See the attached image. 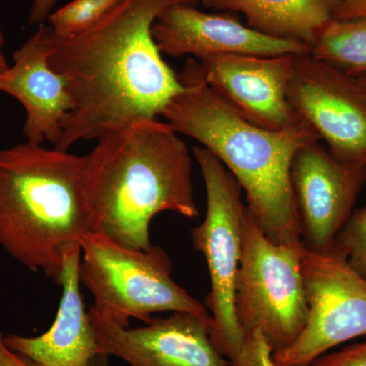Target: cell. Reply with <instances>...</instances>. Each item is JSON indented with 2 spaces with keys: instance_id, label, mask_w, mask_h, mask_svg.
I'll return each instance as SVG.
<instances>
[{
  "instance_id": "1",
  "label": "cell",
  "mask_w": 366,
  "mask_h": 366,
  "mask_svg": "<svg viewBox=\"0 0 366 366\" xmlns=\"http://www.w3.org/2000/svg\"><path fill=\"white\" fill-rule=\"evenodd\" d=\"M199 0H122L104 20L69 38L55 37L49 66L66 79L72 109L54 148L69 151L132 124L158 119L184 90L163 59L152 28L177 4Z\"/></svg>"
},
{
  "instance_id": "2",
  "label": "cell",
  "mask_w": 366,
  "mask_h": 366,
  "mask_svg": "<svg viewBox=\"0 0 366 366\" xmlns=\"http://www.w3.org/2000/svg\"><path fill=\"white\" fill-rule=\"evenodd\" d=\"M177 76L184 90L171 99L160 117L230 171L245 192L247 209L269 240L302 242L291 164L301 147L320 142L315 129L305 120L278 132L250 124L207 85L196 59L189 57Z\"/></svg>"
},
{
  "instance_id": "3",
  "label": "cell",
  "mask_w": 366,
  "mask_h": 366,
  "mask_svg": "<svg viewBox=\"0 0 366 366\" xmlns=\"http://www.w3.org/2000/svg\"><path fill=\"white\" fill-rule=\"evenodd\" d=\"M85 194L92 232L134 249H151L150 224L158 214L199 216L189 148L159 119L97 139L86 155Z\"/></svg>"
},
{
  "instance_id": "4",
  "label": "cell",
  "mask_w": 366,
  "mask_h": 366,
  "mask_svg": "<svg viewBox=\"0 0 366 366\" xmlns=\"http://www.w3.org/2000/svg\"><path fill=\"white\" fill-rule=\"evenodd\" d=\"M85 167L86 155L54 147L0 150V247L57 285L67 250L92 232Z\"/></svg>"
},
{
  "instance_id": "5",
  "label": "cell",
  "mask_w": 366,
  "mask_h": 366,
  "mask_svg": "<svg viewBox=\"0 0 366 366\" xmlns=\"http://www.w3.org/2000/svg\"><path fill=\"white\" fill-rule=\"evenodd\" d=\"M79 280L94 298L92 307L106 319L129 327L158 312L211 317L206 305L172 279V262L162 247L134 249L91 232L81 239Z\"/></svg>"
},
{
  "instance_id": "6",
  "label": "cell",
  "mask_w": 366,
  "mask_h": 366,
  "mask_svg": "<svg viewBox=\"0 0 366 366\" xmlns=\"http://www.w3.org/2000/svg\"><path fill=\"white\" fill-rule=\"evenodd\" d=\"M302 242L277 244L245 211L234 310L243 331L259 332L274 352L287 348L307 325Z\"/></svg>"
},
{
  "instance_id": "7",
  "label": "cell",
  "mask_w": 366,
  "mask_h": 366,
  "mask_svg": "<svg viewBox=\"0 0 366 366\" xmlns=\"http://www.w3.org/2000/svg\"><path fill=\"white\" fill-rule=\"evenodd\" d=\"M194 155L206 187L207 213L204 222L192 229V239L208 266L211 291L204 305L212 317V341L232 362L245 337L236 319L234 292L247 204L239 183L213 153L197 146Z\"/></svg>"
},
{
  "instance_id": "8",
  "label": "cell",
  "mask_w": 366,
  "mask_h": 366,
  "mask_svg": "<svg viewBox=\"0 0 366 366\" xmlns=\"http://www.w3.org/2000/svg\"><path fill=\"white\" fill-rule=\"evenodd\" d=\"M302 273L308 317L298 338L273 353L278 366H307L335 347L366 335V279L332 247L305 249Z\"/></svg>"
},
{
  "instance_id": "9",
  "label": "cell",
  "mask_w": 366,
  "mask_h": 366,
  "mask_svg": "<svg viewBox=\"0 0 366 366\" xmlns=\"http://www.w3.org/2000/svg\"><path fill=\"white\" fill-rule=\"evenodd\" d=\"M288 99L334 156L366 166V92L357 79L310 53L295 55Z\"/></svg>"
},
{
  "instance_id": "10",
  "label": "cell",
  "mask_w": 366,
  "mask_h": 366,
  "mask_svg": "<svg viewBox=\"0 0 366 366\" xmlns=\"http://www.w3.org/2000/svg\"><path fill=\"white\" fill-rule=\"evenodd\" d=\"M290 177L301 242L310 252L331 249L352 215L366 166L342 161L322 142H314L296 152Z\"/></svg>"
},
{
  "instance_id": "11",
  "label": "cell",
  "mask_w": 366,
  "mask_h": 366,
  "mask_svg": "<svg viewBox=\"0 0 366 366\" xmlns=\"http://www.w3.org/2000/svg\"><path fill=\"white\" fill-rule=\"evenodd\" d=\"M99 354L129 366H229L211 338L212 317L172 312L146 326L122 327L89 310Z\"/></svg>"
},
{
  "instance_id": "12",
  "label": "cell",
  "mask_w": 366,
  "mask_h": 366,
  "mask_svg": "<svg viewBox=\"0 0 366 366\" xmlns=\"http://www.w3.org/2000/svg\"><path fill=\"white\" fill-rule=\"evenodd\" d=\"M293 56L218 54L197 60L207 85L238 114L278 132L302 122L288 99Z\"/></svg>"
},
{
  "instance_id": "13",
  "label": "cell",
  "mask_w": 366,
  "mask_h": 366,
  "mask_svg": "<svg viewBox=\"0 0 366 366\" xmlns=\"http://www.w3.org/2000/svg\"><path fill=\"white\" fill-rule=\"evenodd\" d=\"M162 54L202 59L218 54L278 56L307 54L312 46L257 32L242 23L237 14L204 13L192 4L168 7L152 28Z\"/></svg>"
},
{
  "instance_id": "14",
  "label": "cell",
  "mask_w": 366,
  "mask_h": 366,
  "mask_svg": "<svg viewBox=\"0 0 366 366\" xmlns=\"http://www.w3.org/2000/svg\"><path fill=\"white\" fill-rule=\"evenodd\" d=\"M53 47L52 29L47 23L14 53V64L0 76V92L23 105L26 142L56 147L64 134L72 98L66 79L48 62Z\"/></svg>"
},
{
  "instance_id": "15",
  "label": "cell",
  "mask_w": 366,
  "mask_h": 366,
  "mask_svg": "<svg viewBox=\"0 0 366 366\" xmlns=\"http://www.w3.org/2000/svg\"><path fill=\"white\" fill-rule=\"evenodd\" d=\"M81 245L67 250L60 286L59 312L51 327L38 337L11 334L4 342L14 352L36 366H90L98 344L90 312L81 292Z\"/></svg>"
},
{
  "instance_id": "16",
  "label": "cell",
  "mask_w": 366,
  "mask_h": 366,
  "mask_svg": "<svg viewBox=\"0 0 366 366\" xmlns=\"http://www.w3.org/2000/svg\"><path fill=\"white\" fill-rule=\"evenodd\" d=\"M207 9L242 14L247 26L280 39L312 46L320 29L333 20L339 0H199Z\"/></svg>"
},
{
  "instance_id": "17",
  "label": "cell",
  "mask_w": 366,
  "mask_h": 366,
  "mask_svg": "<svg viewBox=\"0 0 366 366\" xmlns=\"http://www.w3.org/2000/svg\"><path fill=\"white\" fill-rule=\"evenodd\" d=\"M310 54L351 78L366 76V19L330 21L317 33Z\"/></svg>"
},
{
  "instance_id": "18",
  "label": "cell",
  "mask_w": 366,
  "mask_h": 366,
  "mask_svg": "<svg viewBox=\"0 0 366 366\" xmlns=\"http://www.w3.org/2000/svg\"><path fill=\"white\" fill-rule=\"evenodd\" d=\"M122 0H72L48 16L46 23L55 37L69 38L85 33L104 20Z\"/></svg>"
},
{
  "instance_id": "19",
  "label": "cell",
  "mask_w": 366,
  "mask_h": 366,
  "mask_svg": "<svg viewBox=\"0 0 366 366\" xmlns=\"http://www.w3.org/2000/svg\"><path fill=\"white\" fill-rule=\"evenodd\" d=\"M366 279V206L354 212L337 236L333 247Z\"/></svg>"
},
{
  "instance_id": "20",
  "label": "cell",
  "mask_w": 366,
  "mask_h": 366,
  "mask_svg": "<svg viewBox=\"0 0 366 366\" xmlns=\"http://www.w3.org/2000/svg\"><path fill=\"white\" fill-rule=\"evenodd\" d=\"M273 349L259 332L245 334L239 353L233 366H278L273 358Z\"/></svg>"
},
{
  "instance_id": "21",
  "label": "cell",
  "mask_w": 366,
  "mask_h": 366,
  "mask_svg": "<svg viewBox=\"0 0 366 366\" xmlns=\"http://www.w3.org/2000/svg\"><path fill=\"white\" fill-rule=\"evenodd\" d=\"M307 366H366V341L324 354Z\"/></svg>"
},
{
  "instance_id": "22",
  "label": "cell",
  "mask_w": 366,
  "mask_h": 366,
  "mask_svg": "<svg viewBox=\"0 0 366 366\" xmlns=\"http://www.w3.org/2000/svg\"><path fill=\"white\" fill-rule=\"evenodd\" d=\"M337 13L333 20H354L366 19V0H339Z\"/></svg>"
},
{
  "instance_id": "23",
  "label": "cell",
  "mask_w": 366,
  "mask_h": 366,
  "mask_svg": "<svg viewBox=\"0 0 366 366\" xmlns=\"http://www.w3.org/2000/svg\"><path fill=\"white\" fill-rule=\"evenodd\" d=\"M57 0H33L29 14V25H42L52 14Z\"/></svg>"
},
{
  "instance_id": "24",
  "label": "cell",
  "mask_w": 366,
  "mask_h": 366,
  "mask_svg": "<svg viewBox=\"0 0 366 366\" xmlns=\"http://www.w3.org/2000/svg\"><path fill=\"white\" fill-rule=\"evenodd\" d=\"M0 366H36L6 346L1 327H0Z\"/></svg>"
},
{
  "instance_id": "25",
  "label": "cell",
  "mask_w": 366,
  "mask_h": 366,
  "mask_svg": "<svg viewBox=\"0 0 366 366\" xmlns=\"http://www.w3.org/2000/svg\"><path fill=\"white\" fill-rule=\"evenodd\" d=\"M4 36L2 31L0 30V76L9 69V64H7L6 57H4V52H2V47H4Z\"/></svg>"
},
{
  "instance_id": "26",
  "label": "cell",
  "mask_w": 366,
  "mask_h": 366,
  "mask_svg": "<svg viewBox=\"0 0 366 366\" xmlns=\"http://www.w3.org/2000/svg\"><path fill=\"white\" fill-rule=\"evenodd\" d=\"M109 356L98 354L92 360L90 366H109Z\"/></svg>"
},
{
  "instance_id": "27",
  "label": "cell",
  "mask_w": 366,
  "mask_h": 366,
  "mask_svg": "<svg viewBox=\"0 0 366 366\" xmlns=\"http://www.w3.org/2000/svg\"><path fill=\"white\" fill-rule=\"evenodd\" d=\"M358 81H360V85L362 86V88L365 89L366 92V76H363V78L357 79Z\"/></svg>"
}]
</instances>
